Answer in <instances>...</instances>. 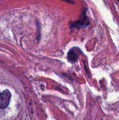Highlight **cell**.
I'll use <instances>...</instances> for the list:
<instances>
[{"instance_id": "cell-1", "label": "cell", "mask_w": 119, "mask_h": 120, "mask_svg": "<svg viewBox=\"0 0 119 120\" xmlns=\"http://www.w3.org/2000/svg\"><path fill=\"white\" fill-rule=\"evenodd\" d=\"M11 93L8 90H5L2 92L0 91V109H5L10 101Z\"/></svg>"}, {"instance_id": "cell-2", "label": "cell", "mask_w": 119, "mask_h": 120, "mask_svg": "<svg viewBox=\"0 0 119 120\" xmlns=\"http://www.w3.org/2000/svg\"><path fill=\"white\" fill-rule=\"evenodd\" d=\"M77 58H78V57H77V55L75 53V52H72V50H71L68 53V59L70 61L75 62V61H77Z\"/></svg>"}, {"instance_id": "cell-3", "label": "cell", "mask_w": 119, "mask_h": 120, "mask_svg": "<svg viewBox=\"0 0 119 120\" xmlns=\"http://www.w3.org/2000/svg\"><path fill=\"white\" fill-rule=\"evenodd\" d=\"M118 1H119V0H118Z\"/></svg>"}]
</instances>
